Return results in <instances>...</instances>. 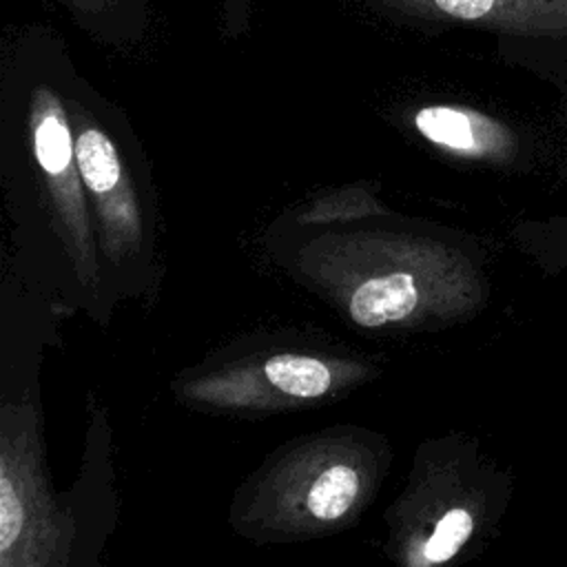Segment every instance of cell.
<instances>
[{"mask_svg":"<svg viewBox=\"0 0 567 567\" xmlns=\"http://www.w3.org/2000/svg\"><path fill=\"white\" fill-rule=\"evenodd\" d=\"M29 133L40 171L64 215L66 226L82 252H86V219L80 190V171L75 162V140L69 115L55 84L33 82L29 89Z\"/></svg>","mask_w":567,"mask_h":567,"instance_id":"7a4b0ae2","label":"cell"},{"mask_svg":"<svg viewBox=\"0 0 567 567\" xmlns=\"http://www.w3.org/2000/svg\"><path fill=\"white\" fill-rule=\"evenodd\" d=\"M416 131L458 157L470 159H516L520 153L518 135L501 120L476 109L454 104L421 106L414 115Z\"/></svg>","mask_w":567,"mask_h":567,"instance_id":"277c9868","label":"cell"},{"mask_svg":"<svg viewBox=\"0 0 567 567\" xmlns=\"http://www.w3.org/2000/svg\"><path fill=\"white\" fill-rule=\"evenodd\" d=\"M399 20L467 24L523 38H567V0H365Z\"/></svg>","mask_w":567,"mask_h":567,"instance_id":"6da1fadb","label":"cell"},{"mask_svg":"<svg viewBox=\"0 0 567 567\" xmlns=\"http://www.w3.org/2000/svg\"><path fill=\"white\" fill-rule=\"evenodd\" d=\"M73 140L80 177L95 199L104 248L113 257L135 250L142 237L140 210L111 137L82 117Z\"/></svg>","mask_w":567,"mask_h":567,"instance_id":"3957f363","label":"cell"},{"mask_svg":"<svg viewBox=\"0 0 567 567\" xmlns=\"http://www.w3.org/2000/svg\"><path fill=\"white\" fill-rule=\"evenodd\" d=\"M419 306V290L410 275L390 272L365 279L350 297V317L361 328L401 321Z\"/></svg>","mask_w":567,"mask_h":567,"instance_id":"5b68a950","label":"cell"},{"mask_svg":"<svg viewBox=\"0 0 567 567\" xmlns=\"http://www.w3.org/2000/svg\"><path fill=\"white\" fill-rule=\"evenodd\" d=\"M478 520L472 507L456 505L443 512L434 523L430 536L421 543L416 563L419 565H439L454 558L476 534Z\"/></svg>","mask_w":567,"mask_h":567,"instance_id":"30bf717a","label":"cell"},{"mask_svg":"<svg viewBox=\"0 0 567 567\" xmlns=\"http://www.w3.org/2000/svg\"><path fill=\"white\" fill-rule=\"evenodd\" d=\"M22 505L16 498L7 470L0 478V549L7 554L22 532Z\"/></svg>","mask_w":567,"mask_h":567,"instance_id":"8fae6325","label":"cell"},{"mask_svg":"<svg viewBox=\"0 0 567 567\" xmlns=\"http://www.w3.org/2000/svg\"><path fill=\"white\" fill-rule=\"evenodd\" d=\"M252 11V0H221V22L224 29L235 35L248 27Z\"/></svg>","mask_w":567,"mask_h":567,"instance_id":"7c38bea8","label":"cell"},{"mask_svg":"<svg viewBox=\"0 0 567 567\" xmlns=\"http://www.w3.org/2000/svg\"><path fill=\"white\" fill-rule=\"evenodd\" d=\"M259 383H268L279 396L308 401L323 396L332 383V368L308 354H275L259 368Z\"/></svg>","mask_w":567,"mask_h":567,"instance_id":"52a82bcc","label":"cell"},{"mask_svg":"<svg viewBox=\"0 0 567 567\" xmlns=\"http://www.w3.org/2000/svg\"><path fill=\"white\" fill-rule=\"evenodd\" d=\"M359 494V472L348 463H330L310 478L303 494V507L315 520L332 523L354 507Z\"/></svg>","mask_w":567,"mask_h":567,"instance_id":"ba28073f","label":"cell"},{"mask_svg":"<svg viewBox=\"0 0 567 567\" xmlns=\"http://www.w3.org/2000/svg\"><path fill=\"white\" fill-rule=\"evenodd\" d=\"M520 246L549 277L567 272V213L523 221L516 230Z\"/></svg>","mask_w":567,"mask_h":567,"instance_id":"9c48e42d","label":"cell"},{"mask_svg":"<svg viewBox=\"0 0 567 567\" xmlns=\"http://www.w3.org/2000/svg\"><path fill=\"white\" fill-rule=\"evenodd\" d=\"M89 33L104 42H128L148 29L146 0H53Z\"/></svg>","mask_w":567,"mask_h":567,"instance_id":"8992f818","label":"cell"}]
</instances>
